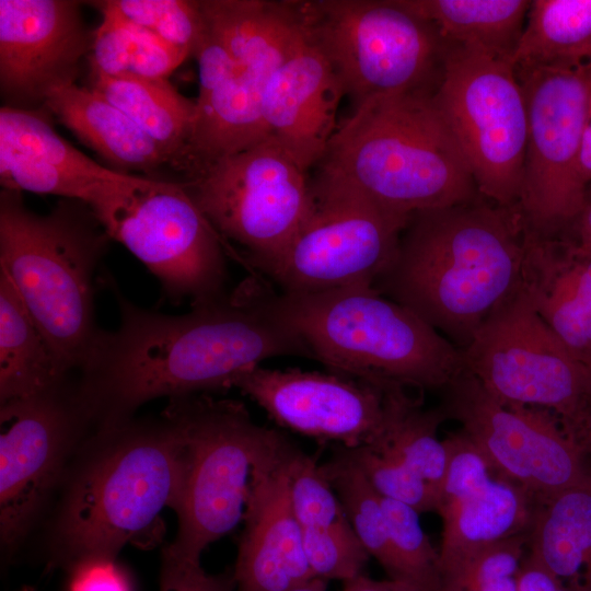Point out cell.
I'll use <instances>...</instances> for the list:
<instances>
[{"label": "cell", "mask_w": 591, "mask_h": 591, "mask_svg": "<svg viewBox=\"0 0 591 591\" xmlns=\"http://www.w3.org/2000/svg\"><path fill=\"white\" fill-rule=\"evenodd\" d=\"M119 325L101 329L81 368L79 399L92 430L118 426L142 404L231 389L242 373L276 357H308L299 334L276 312L262 279L167 315L135 305L107 274Z\"/></svg>", "instance_id": "6da1fadb"}, {"label": "cell", "mask_w": 591, "mask_h": 591, "mask_svg": "<svg viewBox=\"0 0 591 591\" xmlns=\"http://www.w3.org/2000/svg\"><path fill=\"white\" fill-rule=\"evenodd\" d=\"M525 232L518 206L482 196L414 213L373 287L464 350L520 286Z\"/></svg>", "instance_id": "7a4b0ae2"}, {"label": "cell", "mask_w": 591, "mask_h": 591, "mask_svg": "<svg viewBox=\"0 0 591 591\" xmlns=\"http://www.w3.org/2000/svg\"><path fill=\"white\" fill-rule=\"evenodd\" d=\"M181 450L178 430L164 415L92 430L62 479L53 561L69 568L90 557L115 559L127 544L160 543V515L179 484Z\"/></svg>", "instance_id": "3957f363"}, {"label": "cell", "mask_w": 591, "mask_h": 591, "mask_svg": "<svg viewBox=\"0 0 591 591\" xmlns=\"http://www.w3.org/2000/svg\"><path fill=\"white\" fill-rule=\"evenodd\" d=\"M433 92L356 105L334 132L316 176L406 219L480 196Z\"/></svg>", "instance_id": "277c9868"}, {"label": "cell", "mask_w": 591, "mask_h": 591, "mask_svg": "<svg viewBox=\"0 0 591 591\" xmlns=\"http://www.w3.org/2000/svg\"><path fill=\"white\" fill-rule=\"evenodd\" d=\"M21 193L0 192V270L62 368L80 371L101 332L93 279L111 237L85 202L63 198L38 215Z\"/></svg>", "instance_id": "5b68a950"}, {"label": "cell", "mask_w": 591, "mask_h": 591, "mask_svg": "<svg viewBox=\"0 0 591 591\" xmlns=\"http://www.w3.org/2000/svg\"><path fill=\"white\" fill-rule=\"evenodd\" d=\"M276 312L333 373L378 386L442 391L465 369L463 350L374 287L271 292Z\"/></svg>", "instance_id": "8992f818"}, {"label": "cell", "mask_w": 591, "mask_h": 591, "mask_svg": "<svg viewBox=\"0 0 591 591\" xmlns=\"http://www.w3.org/2000/svg\"><path fill=\"white\" fill-rule=\"evenodd\" d=\"M162 415L175 424L182 443L171 507L177 533L170 545L200 560L207 546L243 521L253 468L283 433L257 425L241 402L208 394L171 398Z\"/></svg>", "instance_id": "52a82bcc"}, {"label": "cell", "mask_w": 591, "mask_h": 591, "mask_svg": "<svg viewBox=\"0 0 591 591\" xmlns=\"http://www.w3.org/2000/svg\"><path fill=\"white\" fill-rule=\"evenodd\" d=\"M309 39L356 103L434 91L447 43L398 0L294 1Z\"/></svg>", "instance_id": "ba28073f"}, {"label": "cell", "mask_w": 591, "mask_h": 591, "mask_svg": "<svg viewBox=\"0 0 591 591\" xmlns=\"http://www.w3.org/2000/svg\"><path fill=\"white\" fill-rule=\"evenodd\" d=\"M88 206L170 301L197 304L228 292L225 245L182 182L132 175L107 184Z\"/></svg>", "instance_id": "9c48e42d"}, {"label": "cell", "mask_w": 591, "mask_h": 591, "mask_svg": "<svg viewBox=\"0 0 591 591\" xmlns=\"http://www.w3.org/2000/svg\"><path fill=\"white\" fill-rule=\"evenodd\" d=\"M306 173L271 137L212 161L181 181L228 255L262 274L311 215Z\"/></svg>", "instance_id": "30bf717a"}, {"label": "cell", "mask_w": 591, "mask_h": 591, "mask_svg": "<svg viewBox=\"0 0 591 591\" xmlns=\"http://www.w3.org/2000/svg\"><path fill=\"white\" fill-rule=\"evenodd\" d=\"M463 357L465 369L498 402L552 412L591 453V367L544 323L522 281L484 322Z\"/></svg>", "instance_id": "8fae6325"}, {"label": "cell", "mask_w": 591, "mask_h": 591, "mask_svg": "<svg viewBox=\"0 0 591 591\" xmlns=\"http://www.w3.org/2000/svg\"><path fill=\"white\" fill-rule=\"evenodd\" d=\"M447 43L433 100L471 171L478 194L501 207L519 204L528 111L512 61Z\"/></svg>", "instance_id": "7c38bea8"}, {"label": "cell", "mask_w": 591, "mask_h": 591, "mask_svg": "<svg viewBox=\"0 0 591 591\" xmlns=\"http://www.w3.org/2000/svg\"><path fill=\"white\" fill-rule=\"evenodd\" d=\"M312 187L311 215L263 274L285 293L373 287L409 219L317 176Z\"/></svg>", "instance_id": "4fadbf2b"}, {"label": "cell", "mask_w": 591, "mask_h": 591, "mask_svg": "<svg viewBox=\"0 0 591 591\" xmlns=\"http://www.w3.org/2000/svg\"><path fill=\"white\" fill-rule=\"evenodd\" d=\"M442 393L445 418L461 425L495 475L521 487L536 505L591 483L588 453L552 412L505 405L466 369Z\"/></svg>", "instance_id": "5bb4252c"}, {"label": "cell", "mask_w": 591, "mask_h": 591, "mask_svg": "<svg viewBox=\"0 0 591 591\" xmlns=\"http://www.w3.org/2000/svg\"><path fill=\"white\" fill-rule=\"evenodd\" d=\"M515 72L528 111L518 207L529 231L558 236L577 216L587 189L580 174L587 68H515Z\"/></svg>", "instance_id": "9a60e30c"}, {"label": "cell", "mask_w": 591, "mask_h": 591, "mask_svg": "<svg viewBox=\"0 0 591 591\" xmlns=\"http://www.w3.org/2000/svg\"><path fill=\"white\" fill-rule=\"evenodd\" d=\"M92 431L70 380L0 404V540L14 549L57 489Z\"/></svg>", "instance_id": "2e32d148"}, {"label": "cell", "mask_w": 591, "mask_h": 591, "mask_svg": "<svg viewBox=\"0 0 591 591\" xmlns=\"http://www.w3.org/2000/svg\"><path fill=\"white\" fill-rule=\"evenodd\" d=\"M232 387L253 399L281 427L344 448L373 443L387 417L389 385L378 386L333 372L258 366L239 375Z\"/></svg>", "instance_id": "e0dca14e"}, {"label": "cell", "mask_w": 591, "mask_h": 591, "mask_svg": "<svg viewBox=\"0 0 591 591\" xmlns=\"http://www.w3.org/2000/svg\"><path fill=\"white\" fill-rule=\"evenodd\" d=\"M94 36L79 1L0 0V91L7 106L32 109L53 89L73 83Z\"/></svg>", "instance_id": "ac0fdd59"}, {"label": "cell", "mask_w": 591, "mask_h": 591, "mask_svg": "<svg viewBox=\"0 0 591 591\" xmlns=\"http://www.w3.org/2000/svg\"><path fill=\"white\" fill-rule=\"evenodd\" d=\"M227 44L235 65L215 88L198 94L185 176L268 138L260 114L263 92L296 47L280 34L253 25L233 33Z\"/></svg>", "instance_id": "d6986e66"}, {"label": "cell", "mask_w": 591, "mask_h": 591, "mask_svg": "<svg viewBox=\"0 0 591 591\" xmlns=\"http://www.w3.org/2000/svg\"><path fill=\"white\" fill-rule=\"evenodd\" d=\"M294 447L283 434L253 468L232 575L236 591H288L314 579L290 498Z\"/></svg>", "instance_id": "ffe728a7"}, {"label": "cell", "mask_w": 591, "mask_h": 591, "mask_svg": "<svg viewBox=\"0 0 591 591\" xmlns=\"http://www.w3.org/2000/svg\"><path fill=\"white\" fill-rule=\"evenodd\" d=\"M344 95L332 66L303 30L301 40L265 85L260 114L267 136L308 172L318 165L337 129Z\"/></svg>", "instance_id": "44dd1931"}, {"label": "cell", "mask_w": 591, "mask_h": 591, "mask_svg": "<svg viewBox=\"0 0 591 591\" xmlns=\"http://www.w3.org/2000/svg\"><path fill=\"white\" fill-rule=\"evenodd\" d=\"M101 165L59 136L43 111L0 108V183L89 205L112 182L131 177Z\"/></svg>", "instance_id": "7402d4cb"}, {"label": "cell", "mask_w": 591, "mask_h": 591, "mask_svg": "<svg viewBox=\"0 0 591 591\" xmlns=\"http://www.w3.org/2000/svg\"><path fill=\"white\" fill-rule=\"evenodd\" d=\"M522 285L544 323L591 367V254L526 229Z\"/></svg>", "instance_id": "603a6c76"}, {"label": "cell", "mask_w": 591, "mask_h": 591, "mask_svg": "<svg viewBox=\"0 0 591 591\" xmlns=\"http://www.w3.org/2000/svg\"><path fill=\"white\" fill-rule=\"evenodd\" d=\"M44 107L107 163L159 176L173 164L162 148L130 117L89 86L73 83L53 89Z\"/></svg>", "instance_id": "cb8c5ba5"}, {"label": "cell", "mask_w": 591, "mask_h": 591, "mask_svg": "<svg viewBox=\"0 0 591 591\" xmlns=\"http://www.w3.org/2000/svg\"><path fill=\"white\" fill-rule=\"evenodd\" d=\"M535 508V501L521 487L494 475L480 490L441 511V577L480 549L528 533Z\"/></svg>", "instance_id": "d4e9b609"}, {"label": "cell", "mask_w": 591, "mask_h": 591, "mask_svg": "<svg viewBox=\"0 0 591 591\" xmlns=\"http://www.w3.org/2000/svg\"><path fill=\"white\" fill-rule=\"evenodd\" d=\"M528 545L568 591H591V483L536 505Z\"/></svg>", "instance_id": "484cf974"}, {"label": "cell", "mask_w": 591, "mask_h": 591, "mask_svg": "<svg viewBox=\"0 0 591 591\" xmlns=\"http://www.w3.org/2000/svg\"><path fill=\"white\" fill-rule=\"evenodd\" d=\"M89 88L121 109L167 154L173 170L186 171L197 115L196 101L167 79L111 78L90 70Z\"/></svg>", "instance_id": "4316f807"}, {"label": "cell", "mask_w": 591, "mask_h": 591, "mask_svg": "<svg viewBox=\"0 0 591 591\" xmlns=\"http://www.w3.org/2000/svg\"><path fill=\"white\" fill-rule=\"evenodd\" d=\"M69 374L0 270V404L56 389Z\"/></svg>", "instance_id": "83f0119b"}, {"label": "cell", "mask_w": 591, "mask_h": 591, "mask_svg": "<svg viewBox=\"0 0 591 591\" xmlns=\"http://www.w3.org/2000/svg\"><path fill=\"white\" fill-rule=\"evenodd\" d=\"M429 21L443 40L473 47L512 61L531 1L528 0H398Z\"/></svg>", "instance_id": "f1b7e54d"}, {"label": "cell", "mask_w": 591, "mask_h": 591, "mask_svg": "<svg viewBox=\"0 0 591 591\" xmlns=\"http://www.w3.org/2000/svg\"><path fill=\"white\" fill-rule=\"evenodd\" d=\"M591 59V0H534L515 68H576Z\"/></svg>", "instance_id": "f546056e"}, {"label": "cell", "mask_w": 591, "mask_h": 591, "mask_svg": "<svg viewBox=\"0 0 591 591\" xmlns=\"http://www.w3.org/2000/svg\"><path fill=\"white\" fill-rule=\"evenodd\" d=\"M406 390L398 385L389 386L384 428L368 447L397 459L431 486L440 500L448 451L444 441L438 438V429L447 418L439 406L425 408L421 399Z\"/></svg>", "instance_id": "4dcf8cb0"}, {"label": "cell", "mask_w": 591, "mask_h": 591, "mask_svg": "<svg viewBox=\"0 0 591 591\" xmlns=\"http://www.w3.org/2000/svg\"><path fill=\"white\" fill-rule=\"evenodd\" d=\"M320 467L370 556L378 560L390 579L397 580V564L380 495L340 447Z\"/></svg>", "instance_id": "1f68e13d"}, {"label": "cell", "mask_w": 591, "mask_h": 591, "mask_svg": "<svg viewBox=\"0 0 591 591\" xmlns=\"http://www.w3.org/2000/svg\"><path fill=\"white\" fill-rule=\"evenodd\" d=\"M103 15H111L154 34L190 55L202 31L199 1L105 0L91 2Z\"/></svg>", "instance_id": "d6a6232c"}, {"label": "cell", "mask_w": 591, "mask_h": 591, "mask_svg": "<svg viewBox=\"0 0 591 591\" xmlns=\"http://www.w3.org/2000/svg\"><path fill=\"white\" fill-rule=\"evenodd\" d=\"M381 497L394 551L398 580L420 591H438L440 557L421 528L419 512L408 505Z\"/></svg>", "instance_id": "836d02e7"}, {"label": "cell", "mask_w": 591, "mask_h": 591, "mask_svg": "<svg viewBox=\"0 0 591 591\" xmlns=\"http://www.w3.org/2000/svg\"><path fill=\"white\" fill-rule=\"evenodd\" d=\"M340 448L380 496L408 505L419 513L438 512L439 495L394 456L368 445Z\"/></svg>", "instance_id": "e575fe53"}, {"label": "cell", "mask_w": 591, "mask_h": 591, "mask_svg": "<svg viewBox=\"0 0 591 591\" xmlns=\"http://www.w3.org/2000/svg\"><path fill=\"white\" fill-rule=\"evenodd\" d=\"M302 545L312 575L325 581L363 573L371 557L347 518L326 528L302 529Z\"/></svg>", "instance_id": "d590c367"}, {"label": "cell", "mask_w": 591, "mask_h": 591, "mask_svg": "<svg viewBox=\"0 0 591 591\" xmlns=\"http://www.w3.org/2000/svg\"><path fill=\"white\" fill-rule=\"evenodd\" d=\"M288 473L292 508L302 529L326 528L347 518L313 456L294 447Z\"/></svg>", "instance_id": "8d00e7d4"}, {"label": "cell", "mask_w": 591, "mask_h": 591, "mask_svg": "<svg viewBox=\"0 0 591 591\" xmlns=\"http://www.w3.org/2000/svg\"><path fill=\"white\" fill-rule=\"evenodd\" d=\"M529 543V532L491 544L441 577L438 591H480L515 577Z\"/></svg>", "instance_id": "74e56055"}, {"label": "cell", "mask_w": 591, "mask_h": 591, "mask_svg": "<svg viewBox=\"0 0 591 591\" xmlns=\"http://www.w3.org/2000/svg\"><path fill=\"white\" fill-rule=\"evenodd\" d=\"M443 441L448 464L438 514L480 490L495 475L484 455L461 430Z\"/></svg>", "instance_id": "f35d334b"}, {"label": "cell", "mask_w": 591, "mask_h": 591, "mask_svg": "<svg viewBox=\"0 0 591 591\" xmlns=\"http://www.w3.org/2000/svg\"><path fill=\"white\" fill-rule=\"evenodd\" d=\"M160 591H236L232 577L207 573L200 560L188 558L170 544L162 549Z\"/></svg>", "instance_id": "ab89813d"}, {"label": "cell", "mask_w": 591, "mask_h": 591, "mask_svg": "<svg viewBox=\"0 0 591 591\" xmlns=\"http://www.w3.org/2000/svg\"><path fill=\"white\" fill-rule=\"evenodd\" d=\"M69 569L68 591H131L126 572L113 558L90 557Z\"/></svg>", "instance_id": "60d3db41"}, {"label": "cell", "mask_w": 591, "mask_h": 591, "mask_svg": "<svg viewBox=\"0 0 591 591\" xmlns=\"http://www.w3.org/2000/svg\"><path fill=\"white\" fill-rule=\"evenodd\" d=\"M517 591H568L543 565L525 557L515 575Z\"/></svg>", "instance_id": "b9f144b4"}, {"label": "cell", "mask_w": 591, "mask_h": 591, "mask_svg": "<svg viewBox=\"0 0 591 591\" xmlns=\"http://www.w3.org/2000/svg\"><path fill=\"white\" fill-rule=\"evenodd\" d=\"M558 236H563L573 243L580 250L591 254V183L587 186L580 210Z\"/></svg>", "instance_id": "7bdbcfd3"}, {"label": "cell", "mask_w": 591, "mask_h": 591, "mask_svg": "<svg viewBox=\"0 0 591 591\" xmlns=\"http://www.w3.org/2000/svg\"><path fill=\"white\" fill-rule=\"evenodd\" d=\"M408 586L410 583L405 581L394 579L374 580L360 573L343 581V591H405Z\"/></svg>", "instance_id": "ee69618b"}, {"label": "cell", "mask_w": 591, "mask_h": 591, "mask_svg": "<svg viewBox=\"0 0 591 591\" xmlns=\"http://www.w3.org/2000/svg\"><path fill=\"white\" fill-rule=\"evenodd\" d=\"M589 78V100L580 152V174L583 183H591V59L584 63Z\"/></svg>", "instance_id": "f6af8a7d"}, {"label": "cell", "mask_w": 591, "mask_h": 591, "mask_svg": "<svg viewBox=\"0 0 591 591\" xmlns=\"http://www.w3.org/2000/svg\"><path fill=\"white\" fill-rule=\"evenodd\" d=\"M326 584H327V581L320 578H314L288 591H326Z\"/></svg>", "instance_id": "bcb514c9"}, {"label": "cell", "mask_w": 591, "mask_h": 591, "mask_svg": "<svg viewBox=\"0 0 591 591\" xmlns=\"http://www.w3.org/2000/svg\"><path fill=\"white\" fill-rule=\"evenodd\" d=\"M480 591H517L515 577L498 581Z\"/></svg>", "instance_id": "7dc6e473"}, {"label": "cell", "mask_w": 591, "mask_h": 591, "mask_svg": "<svg viewBox=\"0 0 591 591\" xmlns=\"http://www.w3.org/2000/svg\"><path fill=\"white\" fill-rule=\"evenodd\" d=\"M21 591H33V590L30 588H24V589H21Z\"/></svg>", "instance_id": "c3c4849f"}]
</instances>
